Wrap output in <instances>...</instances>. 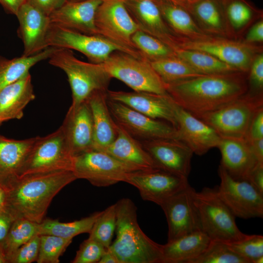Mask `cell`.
<instances>
[{"label":"cell","instance_id":"1","mask_svg":"<svg viewBox=\"0 0 263 263\" xmlns=\"http://www.w3.org/2000/svg\"><path fill=\"white\" fill-rule=\"evenodd\" d=\"M247 74L236 71L202 75L165 85L167 93L178 105L198 117L246 94L249 89Z\"/></svg>","mask_w":263,"mask_h":263},{"label":"cell","instance_id":"2","mask_svg":"<svg viewBox=\"0 0 263 263\" xmlns=\"http://www.w3.org/2000/svg\"><path fill=\"white\" fill-rule=\"evenodd\" d=\"M77 179L72 170L30 174L20 177L6 192V209L15 220L39 224L54 197Z\"/></svg>","mask_w":263,"mask_h":263},{"label":"cell","instance_id":"3","mask_svg":"<svg viewBox=\"0 0 263 263\" xmlns=\"http://www.w3.org/2000/svg\"><path fill=\"white\" fill-rule=\"evenodd\" d=\"M115 204L116 238L108 249L119 263H162V245L149 238L140 228L134 203L125 198Z\"/></svg>","mask_w":263,"mask_h":263},{"label":"cell","instance_id":"4","mask_svg":"<svg viewBox=\"0 0 263 263\" xmlns=\"http://www.w3.org/2000/svg\"><path fill=\"white\" fill-rule=\"evenodd\" d=\"M49 63L61 69L67 75L72 91V104H78L94 91H108L112 78L101 63L81 61L72 50L56 48Z\"/></svg>","mask_w":263,"mask_h":263},{"label":"cell","instance_id":"5","mask_svg":"<svg viewBox=\"0 0 263 263\" xmlns=\"http://www.w3.org/2000/svg\"><path fill=\"white\" fill-rule=\"evenodd\" d=\"M262 109L263 93L247 91L224 107L198 118L221 138L247 139L253 118Z\"/></svg>","mask_w":263,"mask_h":263},{"label":"cell","instance_id":"6","mask_svg":"<svg viewBox=\"0 0 263 263\" xmlns=\"http://www.w3.org/2000/svg\"><path fill=\"white\" fill-rule=\"evenodd\" d=\"M193 200L202 230L212 240L228 243L248 236L238 228L236 217L219 198L216 188L206 187L199 192L195 191Z\"/></svg>","mask_w":263,"mask_h":263},{"label":"cell","instance_id":"7","mask_svg":"<svg viewBox=\"0 0 263 263\" xmlns=\"http://www.w3.org/2000/svg\"><path fill=\"white\" fill-rule=\"evenodd\" d=\"M95 25L98 35L119 46L126 53L144 59L132 40V35L139 29L123 0L103 1L95 14Z\"/></svg>","mask_w":263,"mask_h":263},{"label":"cell","instance_id":"8","mask_svg":"<svg viewBox=\"0 0 263 263\" xmlns=\"http://www.w3.org/2000/svg\"><path fill=\"white\" fill-rule=\"evenodd\" d=\"M176 48L207 53L246 73L255 56L263 52V45H253L241 40L212 36L192 39L176 36L173 50Z\"/></svg>","mask_w":263,"mask_h":263},{"label":"cell","instance_id":"9","mask_svg":"<svg viewBox=\"0 0 263 263\" xmlns=\"http://www.w3.org/2000/svg\"><path fill=\"white\" fill-rule=\"evenodd\" d=\"M101 64L112 78L121 81L133 91L167 94L164 83L147 60L115 51Z\"/></svg>","mask_w":263,"mask_h":263},{"label":"cell","instance_id":"10","mask_svg":"<svg viewBox=\"0 0 263 263\" xmlns=\"http://www.w3.org/2000/svg\"><path fill=\"white\" fill-rule=\"evenodd\" d=\"M72 155L60 126L37 138L24 164L20 177L30 174L73 170Z\"/></svg>","mask_w":263,"mask_h":263},{"label":"cell","instance_id":"11","mask_svg":"<svg viewBox=\"0 0 263 263\" xmlns=\"http://www.w3.org/2000/svg\"><path fill=\"white\" fill-rule=\"evenodd\" d=\"M137 171L105 151L92 150L74 157L73 170L77 179L98 187L124 182L130 172Z\"/></svg>","mask_w":263,"mask_h":263},{"label":"cell","instance_id":"12","mask_svg":"<svg viewBox=\"0 0 263 263\" xmlns=\"http://www.w3.org/2000/svg\"><path fill=\"white\" fill-rule=\"evenodd\" d=\"M219 198L235 217L247 219L263 217V195L248 181L233 178L220 165Z\"/></svg>","mask_w":263,"mask_h":263},{"label":"cell","instance_id":"13","mask_svg":"<svg viewBox=\"0 0 263 263\" xmlns=\"http://www.w3.org/2000/svg\"><path fill=\"white\" fill-rule=\"evenodd\" d=\"M47 47L75 50L94 63H102L119 46L99 35H89L51 24L46 36Z\"/></svg>","mask_w":263,"mask_h":263},{"label":"cell","instance_id":"14","mask_svg":"<svg viewBox=\"0 0 263 263\" xmlns=\"http://www.w3.org/2000/svg\"><path fill=\"white\" fill-rule=\"evenodd\" d=\"M108 106L116 123L139 142L159 138L177 139L176 129L167 122L152 118L109 99Z\"/></svg>","mask_w":263,"mask_h":263},{"label":"cell","instance_id":"15","mask_svg":"<svg viewBox=\"0 0 263 263\" xmlns=\"http://www.w3.org/2000/svg\"><path fill=\"white\" fill-rule=\"evenodd\" d=\"M124 182L136 188L143 200L159 206L189 185L188 178L160 169L131 172Z\"/></svg>","mask_w":263,"mask_h":263},{"label":"cell","instance_id":"16","mask_svg":"<svg viewBox=\"0 0 263 263\" xmlns=\"http://www.w3.org/2000/svg\"><path fill=\"white\" fill-rule=\"evenodd\" d=\"M195 190L189 185L166 200L160 206L168 225V242L191 232L202 230L193 200Z\"/></svg>","mask_w":263,"mask_h":263},{"label":"cell","instance_id":"17","mask_svg":"<svg viewBox=\"0 0 263 263\" xmlns=\"http://www.w3.org/2000/svg\"><path fill=\"white\" fill-rule=\"evenodd\" d=\"M158 168L188 178L193 152L181 141L159 138L140 142Z\"/></svg>","mask_w":263,"mask_h":263},{"label":"cell","instance_id":"18","mask_svg":"<svg viewBox=\"0 0 263 263\" xmlns=\"http://www.w3.org/2000/svg\"><path fill=\"white\" fill-rule=\"evenodd\" d=\"M173 112L176 122L177 139L186 144L193 153L202 155L217 147L221 137L210 126L174 100Z\"/></svg>","mask_w":263,"mask_h":263},{"label":"cell","instance_id":"19","mask_svg":"<svg viewBox=\"0 0 263 263\" xmlns=\"http://www.w3.org/2000/svg\"><path fill=\"white\" fill-rule=\"evenodd\" d=\"M61 127L74 157L94 149L93 117L87 100L71 104Z\"/></svg>","mask_w":263,"mask_h":263},{"label":"cell","instance_id":"20","mask_svg":"<svg viewBox=\"0 0 263 263\" xmlns=\"http://www.w3.org/2000/svg\"><path fill=\"white\" fill-rule=\"evenodd\" d=\"M107 94L110 100L123 103L152 118L163 120L176 129V122L172 108L174 100L168 93L162 94L147 92L108 90Z\"/></svg>","mask_w":263,"mask_h":263},{"label":"cell","instance_id":"21","mask_svg":"<svg viewBox=\"0 0 263 263\" xmlns=\"http://www.w3.org/2000/svg\"><path fill=\"white\" fill-rule=\"evenodd\" d=\"M19 34L24 47L22 56H29L48 48L46 36L51 25L49 17L27 0L16 15Z\"/></svg>","mask_w":263,"mask_h":263},{"label":"cell","instance_id":"22","mask_svg":"<svg viewBox=\"0 0 263 263\" xmlns=\"http://www.w3.org/2000/svg\"><path fill=\"white\" fill-rule=\"evenodd\" d=\"M221 153L220 165L233 178L248 181L260 165L247 139L221 138L217 146Z\"/></svg>","mask_w":263,"mask_h":263},{"label":"cell","instance_id":"23","mask_svg":"<svg viewBox=\"0 0 263 263\" xmlns=\"http://www.w3.org/2000/svg\"><path fill=\"white\" fill-rule=\"evenodd\" d=\"M102 0H67L49 17L51 23L81 33L98 35L95 17Z\"/></svg>","mask_w":263,"mask_h":263},{"label":"cell","instance_id":"24","mask_svg":"<svg viewBox=\"0 0 263 263\" xmlns=\"http://www.w3.org/2000/svg\"><path fill=\"white\" fill-rule=\"evenodd\" d=\"M139 30L162 41L172 50L176 35L164 21L154 0H123Z\"/></svg>","mask_w":263,"mask_h":263},{"label":"cell","instance_id":"25","mask_svg":"<svg viewBox=\"0 0 263 263\" xmlns=\"http://www.w3.org/2000/svg\"><path fill=\"white\" fill-rule=\"evenodd\" d=\"M37 136L23 140L0 135V186L5 192L20 178L24 164Z\"/></svg>","mask_w":263,"mask_h":263},{"label":"cell","instance_id":"26","mask_svg":"<svg viewBox=\"0 0 263 263\" xmlns=\"http://www.w3.org/2000/svg\"><path fill=\"white\" fill-rule=\"evenodd\" d=\"M185 8L207 35L237 39L227 21L222 0H200Z\"/></svg>","mask_w":263,"mask_h":263},{"label":"cell","instance_id":"27","mask_svg":"<svg viewBox=\"0 0 263 263\" xmlns=\"http://www.w3.org/2000/svg\"><path fill=\"white\" fill-rule=\"evenodd\" d=\"M101 150L136 170L159 169L142 144L118 125L114 140Z\"/></svg>","mask_w":263,"mask_h":263},{"label":"cell","instance_id":"28","mask_svg":"<svg viewBox=\"0 0 263 263\" xmlns=\"http://www.w3.org/2000/svg\"><path fill=\"white\" fill-rule=\"evenodd\" d=\"M108 91H96L87 98L94 127V149L101 150L109 146L117 134L118 125L108 106Z\"/></svg>","mask_w":263,"mask_h":263},{"label":"cell","instance_id":"29","mask_svg":"<svg viewBox=\"0 0 263 263\" xmlns=\"http://www.w3.org/2000/svg\"><path fill=\"white\" fill-rule=\"evenodd\" d=\"M29 73L0 91V125L11 119H20L23 110L35 98Z\"/></svg>","mask_w":263,"mask_h":263},{"label":"cell","instance_id":"30","mask_svg":"<svg viewBox=\"0 0 263 263\" xmlns=\"http://www.w3.org/2000/svg\"><path fill=\"white\" fill-rule=\"evenodd\" d=\"M211 239L202 230L185 235L162 245V263H188L202 254Z\"/></svg>","mask_w":263,"mask_h":263},{"label":"cell","instance_id":"31","mask_svg":"<svg viewBox=\"0 0 263 263\" xmlns=\"http://www.w3.org/2000/svg\"><path fill=\"white\" fill-rule=\"evenodd\" d=\"M155 1L164 21L176 35L192 39L210 36L200 28L191 14L183 6L169 0Z\"/></svg>","mask_w":263,"mask_h":263},{"label":"cell","instance_id":"32","mask_svg":"<svg viewBox=\"0 0 263 263\" xmlns=\"http://www.w3.org/2000/svg\"><path fill=\"white\" fill-rule=\"evenodd\" d=\"M56 48L49 47L34 55L11 59L0 56V91L19 80L39 62L48 59Z\"/></svg>","mask_w":263,"mask_h":263},{"label":"cell","instance_id":"33","mask_svg":"<svg viewBox=\"0 0 263 263\" xmlns=\"http://www.w3.org/2000/svg\"><path fill=\"white\" fill-rule=\"evenodd\" d=\"M229 24L238 40L243 33L257 20L263 18V12L246 0H222Z\"/></svg>","mask_w":263,"mask_h":263},{"label":"cell","instance_id":"34","mask_svg":"<svg viewBox=\"0 0 263 263\" xmlns=\"http://www.w3.org/2000/svg\"><path fill=\"white\" fill-rule=\"evenodd\" d=\"M101 211L95 212L90 216L71 222L63 223L57 219H44L38 224L39 235H51L65 239H72L82 233H90Z\"/></svg>","mask_w":263,"mask_h":263},{"label":"cell","instance_id":"35","mask_svg":"<svg viewBox=\"0 0 263 263\" xmlns=\"http://www.w3.org/2000/svg\"><path fill=\"white\" fill-rule=\"evenodd\" d=\"M173 51L177 57L201 74H220L240 71L204 52L181 48H176Z\"/></svg>","mask_w":263,"mask_h":263},{"label":"cell","instance_id":"36","mask_svg":"<svg viewBox=\"0 0 263 263\" xmlns=\"http://www.w3.org/2000/svg\"><path fill=\"white\" fill-rule=\"evenodd\" d=\"M164 84L188 79L203 74L176 56L149 61Z\"/></svg>","mask_w":263,"mask_h":263},{"label":"cell","instance_id":"37","mask_svg":"<svg viewBox=\"0 0 263 263\" xmlns=\"http://www.w3.org/2000/svg\"><path fill=\"white\" fill-rule=\"evenodd\" d=\"M38 234V224L24 219L15 220L1 248L7 263L19 247Z\"/></svg>","mask_w":263,"mask_h":263},{"label":"cell","instance_id":"38","mask_svg":"<svg viewBox=\"0 0 263 263\" xmlns=\"http://www.w3.org/2000/svg\"><path fill=\"white\" fill-rule=\"evenodd\" d=\"M132 40L143 58L149 61L176 56L166 44L140 30L132 35Z\"/></svg>","mask_w":263,"mask_h":263},{"label":"cell","instance_id":"39","mask_svg":"<svg viewBox=\"0 0 263 263\" xmlns=\"http://www.w3.org/2000/svg\"><path fill=\"white\" fill-rule=\"evenodd\" d=\"M188 263H248L234 252L227 244L216 240L211 241L206 250Z\"/></svg>","mask_w":263,"mask_h":263},{"label":"cell","instance_id":"40","mask_svg":"<svg viewBox=\"0 0 263 263\" xmlns=\"http://www.w3.org/2000/svg\"><path fill=\"white\" fill-rule=\"evenodd\" d=\"M116 212L115 204L101 211L89 233V238L98 242L108 248L115 230Z\"/></svg>","mask_w":263,"mask_h":263},{"label":"cell","instance_id":"41","mask_svg":"<svg viewBox=\"0 0 263 263\" xmlns=\"http://www.w3.org/2000/svg\"><path fill=\"white\" fill-rule=\"evenodd\" d=\"M72 239L51 235H40L38 263H58L59 257L71 244Z\"/></svg>","mask_w":263,"mask_h":263},{"label":"cell","instance_id":"42","mask_svg":"<svg viewBox=\"0 0 263 263\" xmlns=\"http://www.w3.org/2000/svg\"><path fill=\"white\" fill-rule=\"evenodd\" d=\"M227 244L234 252L246 260L248 263H263L262 235H248L244 239Z\"/></svg>","mask_w":263,"mask_h":263},{"label":"cell","instance_id":"43","mask_svg":"<svg viewBox=\"0 0 263 263\" xmlns=\"http://www.w3.org/2000/svg\"><path fill=\"white\" fill-rule=\"evenodd\" d=\"M106 248L95 240L88 238L81 244L73 263H98Z\"/></svg>","mask_w":263,"mask_h":263},{"label":"cell","instance_id":"44","mask_svg":"<svg viewBox=\"0 0 263 263\" xmlns=\"http://www.w3.org/2000/svg\"><path fill=\"white\" fill-rule=\"evenodd\" d=\"M40 235H35L19 247L8 261L9 263H31L37 261L39 251Z\"/></svg>","mask_w":263,"mask_h":263},{"label":"cell","instance_id":"45","mask_svg":"<svg viewBox=\"0 0 263 263\" xmlns=\"http://www.w3.org/2000/svg\"><path fill=\"white\" fill-rule=\"evenodd\" d=\"M247 77L249 92L254 94L263 93V53L258 54L254 58Z\"/></svg>","mask_w":263,"mask_h":263},{"label":"cell","instance_id":"46","mask_svg":"<svg viewBox=\"0 0 263 263\" xmlns=\"http://www.w3.org/2000/svg\"><path fill=\"white\" fill-rule=\"evenodd\" d=\"M243 42L253 45H262L263 42V20L261 18L249 27L244 34V37L241 39Z\"/></svg>","mask_w":263,"mask_h":263},{"label":"cell","instance_id":"47","mask_svg":"<svg viewBox=\"0 0 263 263\" xmlns=\"http://www.w3.org/2000/svg\"><path fill=\"white\" fill-rule=\"evenodd\" d=\"M43 13L49 16L67 0H27Z\"/></svg>","mask_w":263,"mask_h":263},{"label":"cell","instance_id":"48","mask_svg":"<svg viewBox=\"0 0 263 263\" xmlns=\"http://www.w3.org/2000/svg\"><path fill=\"white\" fill-rule=\"evenodd\" d=\"M15 220V219L13 216L7 210H0V248H1L8 232Z\"/></svg>","mask_w":263,"mask_h":263},{"label":"cell","instance_id":"49","mask_svg":"<svg viewBox=\"0 0 263 263\" xmlns=\"http://www.w3.org/2000/svg\"><path fill=\"white\" fill-rule=\"evenodd\" d=\"M247 138H263V109L260 110L253 118Z\"/></svg>","mask_w":263,"mask_h":263},{"label":"cell","instance_id":"50","mask_svg":"<svg viewBox=\"0 0 263 263\" xmlns=\"http://www.w3.org/2000/svg\"><path fill=\"white\" fill-rule=\"evenodd\" d=\"M248 182L263 195V165H259L251 174Z\"/></svg>","mask_w":263,"mask_h":263},{"label":"cell","instance_id":"51","mask_svg":"<svg viewBox=\"0 0 263 263\" xmlns=\"http://www.w3.org/2000/svg\"><path fill=\"white\" fill-rule=\"evenodd\" d=\"M250 148L259 163L263 164V138H247Z\"/></svg>","mask_w":263,"mask_h":263},{"label":"cell","instance_id":"52","mask_svg":"<svg viewBox=\"0 0 263 263\" xmlns=\"http://www.w3.org/2000/svg\"><path fill=\"white\" fill-rule=\"evenodd\" d=\"M27 0H0V3L9 13L16 16L20 6Z\"/></svg>","mask_w":263,"mask_h":263},{"label":"cell","instance_id":"53","mask_svg":"<svg viewBox=\"0 0 263 263\" xmlns=\"http://www.w3.org/2000/svg\"><path fill=\"white\" fill-rule=\"evenodd\" d=\"M98 263H119L116 256L108 248L102 255Z\"/></svg>","mask_w":263,"mask_h":263},{"label":"cell","instance_id":"54","mask_svg":"<svg viewBox=\"0 0 263 263\" xmlns=\"http://www.w3.org/2000/svg\"><path fill=\"white\" fill-rule=\"evenodd\" d=\"M6 192L3 188L0 186V210L6 209Z\"/></svg>","mask_w":263,"mask_h":263},{"label":"cell","instance_id":"55","mask_svg":"<svg viewBox=\"0 0 263 263\" xmlns=\"http://www.w3.org/2000/svg\"><path fill=\"white\" fill-rule=\"evenodd\" d=\"M175 3H176L185 8L190 5L200 0H169Z\"/></svg>","mask_w":263,"mask_h":263},{"label":"cell","instance_id":"56","mask_svg":"<svg viewBox=\"0 0 263 263\" xmlns=\"http://www.w3.org/2000/svg\"><path fill=\"white\" fill-rule=\"evenodd\" d=\"M7 260L5 258V257L0 248V263H7Z\"/></svg>","mask_w":263,"mask_h":263},{"label":"cell","instance_id":"57","mask_svg":"<svg viewBox=\"0 0 263 263\" xmlns=\"http://www.w3.org/2000/svg\"><path fill=\"white\" fill-rule=\"evenodd\" d=\"M70 1H81V0H68Z\"/></svg>","mask_w":263,"mask_h":263},{"label":"cell","instance_id":"58","mask_svg":"<svg viewBox=\"0 0 263 263\" xmlns=\"http://www.w3.org/2000/svg\"><path fill=\"white\" fill-rule=\"evenodd\" d=\"M103 1H104V0H102Z\"/></svg>","mask_w":263,"mask_h":263},{"label":"cell","instance_id":"59","mask_svg":"<svg viewBox=\"0 0 263 263\" xmlns=\"http://www.w3.org/2000/svg\"></svg>","mask_w":263,"mask_h":263}]
</instances>
